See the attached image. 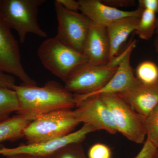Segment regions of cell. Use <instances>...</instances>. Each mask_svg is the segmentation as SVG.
Wrapping results in <instances>:
<instances>
[{
  "instance_id": "cell-25",
  "label": "cell",
  "mask_w": 158,
  "mask_h": 158,
  "mask_svg": "<svg viewBox=\"0 0 158 158\" xmlns=\"http://www.w3.org/2000/svg\"><path fill=\"white\" fill-rule=\"evenodd\" d=\"M15 82L14 76L0 70V86L12 89Z\"/></svg>"
},
{
  "instance_id": "cell-27",
  "label": "cell",
  "mask_w": 158,
  "mask_h": 158,
  "mask_svg": "<svg viewBox=\"0 0 158 158\" xmlns=\"http://www.w3.org/2000/svg\"><path fill=\"white\" fill-rule=\"evenodd\" d=\"M65 9L69 11H77L80 10L78 1L75 0H57Z\"/></svg>"
},
{
  "instance_id": "cell-5",
  "label": "cell",
  "mask_w": 158,
  "mask_h": 158,
  "mask_svg": "<svg viewBox=\"0 0 158 158\" xmlns=\"http://www.w3.org/2000/svg\"><path fill=\"white\" fill-rule=\"evenodd\" d=\"M100 96L112 112L117 132L136 144L144 143L145 117L137 113L116 94Z\"/></svg>"
},
{
  "instance_id": "cell-23",
  "label": "cell",
  "mask_w": 158,
  "mask_h": 158,
  "mask_svg": "<svg viewBox=\"0 0 158 158\" xmlns=\"http://www.w3.org/2000/svg\"><path fill=\"white\" fill-rule=\"evenodd\" d=\"M157 149L148 139H146L143 147L135 158H155Z\"/></svg>"
},
{
  "instance_id": "cell-13",
  "label": "cell",
  "mask_w": 158,
  "mask_h": 158,
  "mask_svg": "<svg viewBox=\"0 0 158 158\" xmlns=\"http://www.w3.org/2000/svg\"><path fill=\"white\" fill-rule=\"evenodd\" d=\"M83 53L91 64L103 65L109 63L110 44L106 27L91 22Z\"/></svg>"
},
{
  "instance_id": "cell-28",
  "label": "cell",
  "mask_w": 158,
  "mask_h": 158,
  "mask_svg": "<svg viewBox=\"0 0 158 158\" xmlns=\"http://www.w3.org/2000/svg\"><path fill=\"white\" fill-rule=\"evenodd\" d=\"M7 158H27V156L24 155H11L8 156L6 157Z\"/></svg>"
},
{
  "instance_id": "cell-7",
  "label": "cell",
  "mask_w": 158,
  "mask_h": 158,
  "mask_svg": "<svg viewBox=\"0 0 158 158\" xmlns=\"http://www.w3.org/2000/svg\"><path fill=\"white\" fill-rule=\"evenodd\" d=\"M54 6L58 23L56 37L71 48L83 53L91 21L82 13L65 9L57 0Z\"/></svg>"
},
{
  "instance_id": "cell-15",
  "label": "cell",
  "mask_w": 158,
  "mask_h": 158,
  "mask_svg": "<svg viewBox=\"0 0 158 158\" xmlns=\"http://www.w3.org/2000/svg\"><path fill=\"white\" fill-rule=\"evenodd\" d=\"M140 17L124 18L111 23L106 27L110 44V61L118 56L122 45L131 33L135 31Z\"/></svg>"
},
{
  "instance_id": "cell-31",
  "label": "cell",
  "mask_w": 158,
  "mask_h": 158,
  "mask_svg": "<svg viewBox=\"0 0 158 158\" xmlns=\"http://www.w3.org/2000/svg\"><path fill=\"white\" fill-rule=\"evenodd\" d=\"M27 158H46L44 157H39L31 156H27Z\"/></svg>"
},
{
  "instance_id": "cell-16",
  "label": "cell",
  "mask_w": 158,
  "mask_h": 158,
  "mask_svg": "<svg viewBox=\"0 0 158 158\" xmlns=\"http://www.w3.org/2000/svg\"><path fill=\"white\" fill-rule=\"evenodd\" d=\"M30 122L19 115L0 122V142L16 141L23 137L24 131Z\"/></svg>"
},
{
  "instance_id": "cell-22",
  "label": "cell",
  "mask_w": 158,
  "mask_h": 158,
  "mask_svg": "<svg viewBox=\"0 0 158 158\" xmlns=\"http://www.w3.org/2000/svg\"><path fill=\"white\" fill-rule=\"evenodd\" d=\"M87 156L88 158H112V152L108 145L98 143L90 147Z\"/></svg>"
},
{
  "instance_id": "cell-18",
  "label": "cell",
  "mask_w": 158,
  "mask_h": 158,
  "mask_svg": "<svg viewBox=\"0 0 158 158\" xmlns=\"http://www.w3.org/2000/svg\"><path fill=\"white\" fill-rule=\"evenodd\" d=\"M156 23L155 13L148 10H143L135 31L141 39L149 40L152 37L156 31Z\"/></svg>"
},
{
  "instance_id": "cell-19",
  "label": "cell",
  "mask_w": 158,
  "mask_h": 158,
  "mask_svg": "<svg viewBox=\"0 0 158 158\" xmlns=\"http://www.w3.org/2000/svg\"><path fill=\"white\" fill-rule=\"evenodd\" d=\"M138 81L144 85H151L158 82V66L151 61L141 62L136 69Z\"/></svg>"
},
{
  "instance_id": "cell-4",
  "label": "cell",
  "mask_w": 158,
  "mask_h": 158,
  "mask_svg": "<svg viewBox=\"0 0 158 158\" xmlns=\"http://www.w3.org/2000/svg\"><path fill=\"white\" fill-rule=\"evenodd\" d=\"M79 124L73 110H56L31 121L24 131L23 137L27 144L51 141L67 135Z\"/></svg>"
},
{
  "instance_id": "cell-30",
  "label": "cell",
  "mask_w": 158,
  "mask_h": 158,
  "mask_svg": "<svg viewBox=\"0 0 158 158\" xmlns=\"http://www.w3.org/2000/svg\"><path fill=\"white\" fill-rule=\"evenodd\" d=\"M156 32L158 35V16L156 18Z\"/></svg>"
},
{
  "instance_id": "cell-24",
  "label": "cell",
  "mask_w": 158,
  "mask_h": 158,
  "mask_svg": "<svg viewBox=\"0 0 158 158\" xmlns=\"http://www.w3.org/2000/svg\"><path fill=\"white\" fill-rule=\"evenodd\" d=\"M104 4L113 8H125L134 6L135 1L133 0H101Z\"/></svg>"
},
{
  "instance_id": "cell-1",
  "label": "cell",
  "mask_w": 158,
  "mask_h": 158,
  "mask_svg": "<svg viewBox=\"0 0 158 158\" xmlns=\"http://www.w3.org/2000/svg\"><path fill=\"white\" fill-rule=\"evenodd\" d=\"M12 89L18 101L16 113L30 122L53 111L71 110L76 106L74 94L55 81L42 87L15 85Z\"/></svg>"
},
{
  "instance_id": "cell-2",
  "label": "cell",
  "mask_w": 158,
  "mask_h": 158,
  "mask_svg": "<svg viewBox=\"0 0 158 158\" xmlns=\"http://www.w3.org/2000/svg\"><path fill=\"white\" fill-rule=\"evenodd\" d=\"M45 2V0H0V14L9 27L17 32L21 43L25 42L27 34L41 38L47 36L37 19L39 7Z\"/></svg>"
},
{
  "instance_id": "cell-11",
  "label": "cell",
  "mask_w": 158,
  "mask_h": 158,
  "mask_svg": "<svg viewBox=\"0 0 158 158\" xmlns=\"http://www.w3.org/2000/svg\"><path fill=\"white\" fill-rule=\"evenodd\" d=\"M73 110L77 121L93 127L96 131L103 130L111 135L117 132L111 110L100 95H95L81 101Z\"/></svg>"
},
{
  "instance_id": "cell-14",
  "label": "cell",
  "mask_w": 158,
  "mask_h": 158,
  "mask_svg": "<svg viewBox=\"0 0 158 158\" xmlns=\"http://www.w3.org/2000/svg\"><path fill=\"white\" fill-rule=\"evenodd\" d=\"M117 94L137 113L146 117L158 106V82L151 85L141 84Z\"/></svg>"
},
{
  "instance_id": "cell-32",
  "label": "cell",
  "mask_w": 158,
  "mask_h": 158,
  "mask_svg": "<svg viewBox=\"0 0 158 158\" xmlns=\"http://www.w3.org/2000/svg\"><path fill=\"white\" fill-rule=\"evenodd\" d=\"M155 158H158V148L157 149L156 152L155 157Z\"/></svg>"
},
{
  "instance_id": "cell-17",
  "label": "cell",
  "mask_w": 158,
  "mask_h": 158,
  "mask_svg": "<svg viewBox=\"0 0 158 158\" xmlns=\"http://www.w3.org/2000/svg\"><path fill=\"white\" fill-rule=\"evenodd\" d=\"M18 101L14 90L0 86V122L6 120L18 110Z\"/></svg>"
},
{
  "instance_id": "cell-20",
  "label": "cell",
  "mask_w": 158,
  "mask_h": 158,
  "mask_svg": "<svg viewBox=\"0 0 158 158\" xmlns=\"http://www.w3.org/2000/svg\"><path fill=\"white\" fill-rule=\"evenodd\" d=\"M145 128L147 139L158 148V106L145 117Z\"/></svg>"
},
{
  "instance_id": "cell-8",
  "label": "cell",
  "mask_w": 158,
  "mask_h": 158,
  "mask_svg": "<svg viewBox=\"0 0 158 158\" xmlns=\"http://www.w3.org/2000/svg\"><path fill=\"white\" fill-rule=\"evenodd\" d=\"M0 70L17 77L24 85H37L25 70L18 42L0 14Z\"/></svg>"
},
{
  "instance_id": "cell-9",
  "label": "cell",
  "mask_w": 158,
  "mask_h": 158,
  "mask_svg": "<svg viewBox=\"0 0 158 158\" xmlns=\"http://www.w3.org/2000/svg\"><path fill=\"white\" fill-rule=\"evenodd\" d=\"M95 131L96 130L93 127L84 124L77 131L55 140L34 144H22L13 148L0 146V155L6 157L14 155H24L46 158L69 144L82 143L88 135Z\"/></svg>"
},
{
  "instance_id": "cell-10",
  "label": "cell",
  "mask_w": 158,
  "mask_h": 158,
  "mask_svg": "<svg viewBox=\"0 0 158 158\" xmlns=\"http://www.w3.org/2000/svg\"><path fill=\"white\" fill-rule=\"evenodd\" d=\"M136 47L135 40L130 44L121 54L117 56L118 67L116 73L106 85L95 92L85 95H74L76 104L88 98L102 94H118L128 91L141 84L133 73L131 65V56Z\"/></svg>"
},
{
  "instance_id": "cell-29",
  "label": "cell",
  "mask_w": 158,
  "mask_h": 158,
  "mask_svg": "<svg viewBox=\"0 0 158 158\" xmlns=\"http://www.w3.org/2000/svg\"><path fill=\"white\" fill-rule=\"evenodd\" d=\"M155 47L156 51L157 53L158 54V37H157L155 41Z\"/></svg>"
},
{
  "instance_id": "cell-12",
  "label": "cell",
  "mask_w": 158,
  "mask_h": 158,
  "mask_svg": "<svg viewBox=\"0 0 158 158\" xmlns=\"http://www.w3.org/2000/svg\"><path fill=\"white\" fill-rule=\"evenodd\" d=\"M80 11L92 23L106 27L111 23L130 16L141 17L143 9L123 11L104 4L100 0H79Z\"/></svg>"
},
{
  "instance_id": "cell-26",
  "label": "cell",
  "mask_w": 158,
  "mask_h": 158,
  "mask_svg": "<svg viewBox=\"0 0 158 158\" xmlns=\"http://www.w3.org/2000/svg\"><path fill=\"white\" fill-rule=\"evenodd\" d=\"M139 6L143 10H147L154 13H158V0H139Z\"/></svg>"
},
{
  "instance_id": "cell-21",
  "label": "cell",
  "mask_w": 158,
  "mask_h": 158,
  "mask_svg": "<svg viewBox=\"0 0 158 158\" xmlns=\"http://www.w3.org/2000/svg\"><path fill=\"white\" fill-rule=\"evenodd\" d=\"M46 158H88L81 143L69 144Z\"/></svg>"
},
{
  "instance_id": "cell-3",
  "label": "cell",
  "mask_w": 158,
  "mask_h": 158,
  "mask_svg": "<svg viewBox=\"0 0 158 158\" xmlns=\"http://www.w3.org/2000/svg\"><path fill=\"white\" fill-rule=\"evenodd\" d=\"M37 55L43 65L64 82L77 69L88 62L84 54L71 48L56 36L41 43Z\"/></svg>"
},
{
  "instance_id": "cell-6",
  "label": "cell",
  "mask_w": 158,
  "mask_h": 158,
  "mask_svg": "<svg viewBox=\"0 0 158 158\" xmlns=\"http://www.w3.org/2000/svg\"><path fill=\"white\" fill-rule=\"evenodd\" d=\"M118 67L112 61L103 65L87 62L71 74L65 82L64 87L74 94L85 95L93 93L108 83Z\"/></svg>"
}]
</instances>
